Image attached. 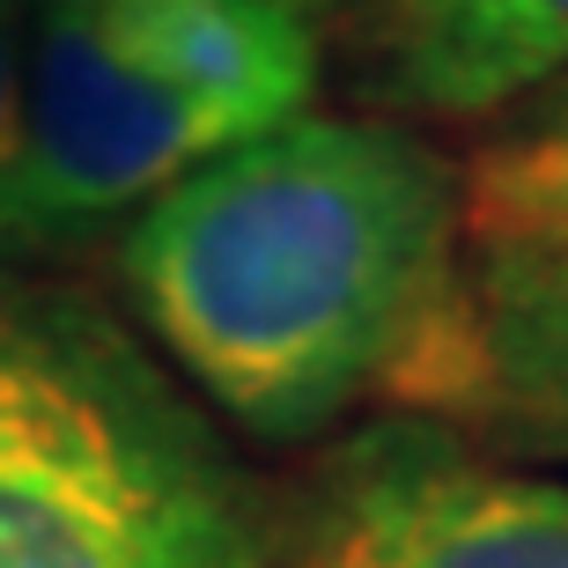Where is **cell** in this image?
<instances>
[{"label":"cell","mask_w":568,"mask_h":568,"mask_svg":"<svg viewBox=\"0 0 568 568\" xmlns=\"http://www.w3.org/2000/svg\"><path fill=\"white\" fill-rule=\"evenodd\" d=\"M30 22L38 0H0V207L22 163V104H30Z\"/></svg>","instance_id":"cell-9"},{"label":"cell","mask_w":568,"mask_h":568,"mask_svg":"<svg viewBox=\"0 0 568 568\" xmlns=\"http://www.w3.org/2000/svg\"><path fill=\"white\" fill-rule=\"evenodd\" d=\"M274 568H568V473L392 414L311 473Z\"/></svg>","instance_id":"cell-4"},{"label":"cell","mask_w":568,"mask_h":568,"mask_svg":"<svg viewBox=\"0 0 568 568\" xmlns=\"http://www.w3.org/2000/svg\"><path fill=\"white\" fill-rule=\"evenodd\" d=\"M443 428H473L531 465H568V214L473 230Z\"/></svg>","instance_id":"cell-5"},{"label":"cell","mask_w":568,"mask_h":568,"mask_svg":"<svg viewBox=\"0 0 568 568\" xmlns=\"http://www.w3.org/2000/svg\"><path fill=\"white\" fill-rule=\"evenodd\" d=\"M0 568H274L214 422L82 288L0 266Z\"/></svg>","instance_id":"cell-2"},{"label":"cell","mask_w":568,"mask_h":568,"mask_svg":"<svg viewBox=\"0 0 568 568\" xmlns=\"http://www.w3.org/2000/svg\"><path fill=\"white\" fill-rule=\"evenodd\" d=\"M111 22L148 67L230 104L252 133L303 119L317 97V22L288 0H111Z\"/></svg>","instance_id":"cell-7"},{"label":"cell","mask_w":568,"mask_h":568,"mask_svg":"<svg viewBox=\"0 0 568 568\" xmlns=\"http://www.w3.org/2000/svg\"><path fill=\"white\" fill-rule=\"evenodd\" d=\"M244 141H258L252 119L148 67L119 38L111 0H38L22 163L0 207V258H38L133 222L155 192Z\"/></svg>","instance_id":"cell-3"},{"label":"cell","mask_w":568,"mask_h":568,"mask_svg":"<svg viewBox=\"0 0 568 568\" xmlns=\"http://www.w3.org/2000/svg\"><path fill=\"white\" fill-rule=\"evenodd\" d=\"M288 8H303L311 22H333V16H347V8H362V0H288Z\"/></svg>","instance_id":"cell-11"},{"label":"cell","mask_w":568,"mask_h":568,"mask_svg":"<svg viewBox=\"0 0 568 568\" xmlns=\"http://www.w3.org/2000/svg\"><path fill=\"white\" fill-rule=\"evenodd\" d=\"M568 82V0H384L377 89L428 119H495Z\"/></svg>","instance_id":"cell-6"},{"label":"cell","mask_w":568,"mask_h":568,"mask_svg":"<svg viewBox=\"0 0 568 568\" xmlns=\"http://www.w3.org/2000/svg\"><path fill=\"white\" fill-rule=\"evenodd\" d=\"M517 133H568V82H554L539 104H531V119Z\"/></svg>","instance_id":"cell-10"},{"label":"cell","mask_w":568,"mask_h":568,"mask_svg":"<svg viewBox=\"0 0 568 568\" xmlns=\"http://www.w3.org/2000/svg\"><path fill=\"white\" fill-rule=\"evenodd\" d=\"M465 214L480 222H539L568 214V133H509L465 178Z\"/></svg>","instance_id":"cell-8"},{"label":"cell","mask_w":568,"mask_h":568,"mask_svg":"<svg viewBox=\"0 0 568 568\" xmlns=\"http://www.w3.org/2000/svg\"><path fill=\"white\" fill-rule=\"evenodd\" d=\"M465 252V185L422 133L303 111L155 192L119 230V281L222 422L303 443L362 406L443 422Z\"/></svg>","instance_id":"cell-1"}]
</instances>
